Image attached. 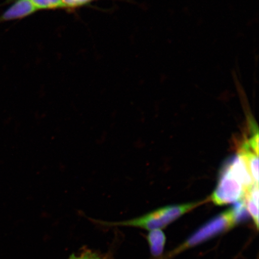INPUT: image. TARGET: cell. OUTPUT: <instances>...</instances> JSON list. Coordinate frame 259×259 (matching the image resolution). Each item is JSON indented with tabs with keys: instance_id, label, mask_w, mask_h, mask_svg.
I'll use <instances>...</instances> for the list:
<instances>
[{
	"instance_id": "cell-1",
	"label": "cell",
	"mask_w": 259,
	"mask_h": 259,
	"mask_svg": "<svg viewBox=\"0 0 259 259\" xmlns=\"http://www.w3.org/2000/svg\"><path fill=\"white\" fill-rule=\"evenodd\" d=\"M254 184L241 155H235L227 160L220 171L212 202L219 206L240 202Z\"/></svg>"
},
{
	"instance_id": "cell-2",
	"label": "cell",
	"mask_w": 259,
	"mask_h": 259,
	"mask_svg": "<svg viewBox=\"0 0 259 259\" xmlns=\"http://www.w3.org/2000/svg\"><path fill=\"white\" fill-rule=\"evenodd\" d=\"M246 210L244 200L225 210L194 232L182 244L158 259H172L191 248L202 244L209 239L230 231L240 222Z\"/></svg>"
},
{
	"instance_id": "cell-3",
	"label": "cell",
	"mask_w": 259,
	"mask_h": 259,
	"mask_svg": "<svg viewBox=\"0 0 259 259\" xmlns=\"http://www.w3.org/2000/svg\"><path fill=\"white\" fill-rule=\"evenodd\" d=\"M201 202H193L163 207L139 218L119 222H99L107 226H129L147 230H162L181 216L196 208Z\"/></svg>"
},
{
	"instance_id": "cell-4",
	"label": "cell",
	"mask_w": 259,
	"mask_h": 259,
	"mask_svg": "<svg viewBox=\"0 0 259 259\" xmlns=\"http://www.w3.org/2000/svg\"><path fill=\"white\" fill-rule=\"evenodd\" d=\"M10 2L12 5L0 16V24L20 20L38 12L30 0H10Z\"/></svg>"
},
{
	"instance_id": "cell-5",
	"label": "cell",
	"mask_w": 259,
	"mask_h": 259,
	"mask_svg": "<svg viewBox=\"0 0 259 259\" xmlns=\"http://www.w3.org/2000/svg\"><path fill=\"white\" fill-rule=\"evenodd\" d=\"M239 154L244 160L252 181L258 185V154L249 147L245 142L242 145Z\"/></svg>"
},
{
	"instance_id": "cell-6",
	"label": "cell",
	"mask_w": 259,
	"mask_h": 259,
	"mask_svg": "<svg viewBox=\"0 0 259 259\" xmlns=\"http://www.w3.org/2000/svg\"><path fill=\"white\" fill-rule=\"evenodd\" d=\"M244 202L246 210L248 212L254 223L257 230L258 229V185L251 186L246 193Z\"/></svg>"
},
{
	"instance_id": "cell-7",
	"label": "cell",
	"mask_w": 259,
	"mask_h": 259,
	"mask_svg": "<svg viewBox=\"0 0 259 259\" xmlns=\"http://www.w3.org/2000/svg\"><path fill=\"white\" fill-rule=\"evenodd\" d=\"M147 241L152 255L160 258L163 255L166 242V236L162 230H153L148 233Z\"/></svg>"
},
{
	"instance_id": "cell-8",
	"label": "cell",
	"mask_w": 259,
	"mask_h": 259,
	"mask_svg": "<svg viewBox=\"0 0 259 259\" xmlns=\"http://www.w3.org/2000/svg\"><path fill=\"white\" fill-rule=\"evenodd\" d=\"M37 11H60L63 9L61 0H30Z\"/></svg>"
},
{
	"instance_id": "cell-9",
	"label": "cell",
	"mask_w": 259,
	"mask_h": 259,
	"mask_svg": "<svg viewBox=\"0 0 259 259\" xmlns=\"http://www.w3.org/2000/svg\"><path fill=\"white\" fill-rule=\"evenodd\" d=\"M99 0H61L63 11L73 12L81 8L89 7Z\"/></svg>"
},
{
	"instance_id": "cell-10",
	"label": "cell",
	"mask_w": 259,
	"mask_h": 259,
	"mask_svg": "<svg viewBox=\"0 0 259 259\" xmlns=\"http://www.w3.org/2000/svg\"><path fill=\"white\" fill-rule=\"evenodd\" d=\"M68 259H103L101 255L97 254L96 252L85 251L79 255H71Z\"/></svg>"
}]
</instances>
